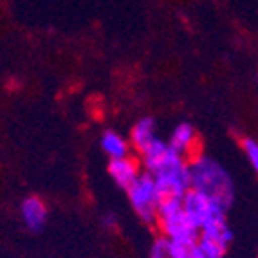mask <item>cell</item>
Wrapping results in <instances>:
<instances>
[{"mask_svg":"<svg viewBox=\"0 0 258 258\" xmlns=\"http://www.w3.org/2000/svg\"><path fill=\"white\" fill-rule=\"evenodd\" d=\"M188 258H206V256H204V254L201 253V251H199L197 244H195L194 247H191V251H189V256Z\"/></svg>","mask_w":258,"mask_h":258,"instance_id":"obj_14","label":"cell"},{"mask_svg":"<svg viewBox=\"0 0 258 258\" xmlns=\"http://www.w3.org/2000/svg\"><path fill=\"white\" fill-rule=\"evenodd\" d=\"M155 119L154 117H141V119L134 125L132 132H130V143L134 145V148L141 154L152 145V141L155 139Z\"/></svg>","mask_w":258,"mask_h":258,"instance_id":"obj_8","label":"cell"},{"mask_svg":"<svg viewBox=\"0 0 258 258\" xmlns=\"http://www.w3.org/2000/svg\"><path fill=\"white\" fill-rule=\"evenodd\" d=\"M197 145V134H195V128L191 123H179L173 130L172 138H170V143L168 147L175 150L177 154H181L182 157L188 155V161L194 157V147Z\"/></svg>","mask_w":258,"mask_h":258,"instance_id":"obj_7","label":"cell"},{"mask_svg":"<svg viewBox=\"0 0 258 258\" xmlns=\"http://www.w3.org/2000/svg\"><path fill=\"white\" fill-rule=\"evenodd\" d=\"M242 148L244 154L249 161V164L253 166V170H258V143L253 138H244L242 139Z\"/></svg>","mask_w":258,"mask_h":258,"instance_id":"obj_12","label":"cell"},{"mask_svg":"<svg viewBox=\"0 0 258 258\" xmlns=\"http://www.w3.org/2000/svg\"><path fill=\"white\" fill-rule=\"evenodd\" d=\"M181 208L184 211L186 215L189 217V220L201 229L204 222L210 219L213 213H219V211H226L222 206H219L217 203L210 201L206 195H203L201 191L197 189H191L189 188L184 195H182V201H181Z\"/></svg>","mask_w":258,"mask_h":258,"instance_id":"obj_4","label":"cell"},{"mask_svg":"<svg viewBox=\"0 0 258 258\" xmlns=\"http://www.w3.org/2000/svg\"><path fill=\"white\" fill-rule=\"evenodd\" d=\"M20 215H22L24 224L27 226V229L36 233L45 226V220H47V206H45V203H43L40 197L29 195V197H26L24 203H22Z\"/></svg>","mask_w":258,"mask_h":258,"instance_id":"obj_6","label":"cell"},{"mask_svg":"<svg viewBox=\"0 0 258 258\" xmlns=\"http://www.w3.org/2000/svg\"><path fill=\"white\" fill-rule=\"evenodd\" d=\"M139 173H141V163L132 155H126L121 159H110L108 163V175L123 189H128V186L138 179Z\"/></svg>","mask_w":258,"mask_h":258,"instance_id":"obj_5","label":"cell"},{"mask_svg":"<svg viewBox=\"0 0 258 258\" xmlns=\"http://www.w3.org/2000/svg\"><path fill=\"white\" fill-rule=\"evenodd\" d=\"M197 247L206 258H224V254L228 251V249H224L222 245L217 244V242L208 240V238H204V237L197 238Z\"/></svg>","mask_w":258,"mask_h":258,"instance_id":"obj_11","label":"cell"},{"mask_svg":"<svg viewBox=\"0 0 258 258\" xmlns=\"http://www.w3.org/2000/svg\"><path fill=\"white\" fill-rule=\"evenodd\" d=\"M189 188L206 195L228 211L235 201V184L229 173L217 161L206 155H195L188 161Z\"/></svg>","mask_w":258,"mask_h":258,"instance_id":"obj_1","label":"cell"},{"mask_svg":"<svg viewBox=\"0 0 258 258\" xmlns=\"http://www.w3.org/2000/svg\"><path fill=\"white\" fill-rule=\"evenodd\" d=\"M103 224L105 226H107V228H110V229H114L117 226V222H116V217L112 215H105V219H103Z\"/></svg>","mask_w":258,"mask_h":258,"instance_id":"obj_13","label":"cell"},{"mask_svg":"<svg viewBox=\"0 0 258 258\" xmlns=\"http://www.w3.org/2000/svg\"><path fill=\"white\" fill-rule=\"evenodd\" d=\"M134 211L139 215V219L148 224H155L157 220V189H155L154 177L147 172H141L138 179L126 189Z\"/></svg>","mask_w":258,"mask_h":258,"instance_id":"obj_2","label":"cell"},{"mask_svg":"<svg viewBox=\"0 0 258 258\" xmlns=\"http://www.w3.org/2000/svg\"><path fill=\"white\" fill-rule=\"evenodd\" d=\"M189 251H191V247L173 244L168 238L159 237L152 245L150 258H188Z\"/></svg>","mask_w":258,"mask_h":258,"instance_id":"obj_10","label":"cell"},{"mask_svg":"<svg viewBox=\"0 0 258 258\" xmlns=\"http://www.w3.org/2000/svg\"><path fill=\"white\" fill-rule=\"evenodd\" d=\"M101 148L110 159H121V157L130 155V147L126 139L121 138L119 134L112 132V130H107L101 136Z\"/></svg>","mask_w":258,"mask_h":258,"instance_id":"obj_9","label":"cell"},{"mask_svg":"<svg viewBox=\"0 0 258 258\" xmlns=\"http://www.w3.org/2000/svg\"><path fill=\"white\" fill-rule=\"evenodd\" d=\"M157 226H159L161 233H163L161 237L168 238L173 244L186 245V247H194L197 244L199 228L189 220V217L182 211V208L179 211H175L173 215L159 219Z\"/></svg>","mask_w":258,"mask_h":258,"instance_id":"obj_3","label":"cell"}]
</instances>
